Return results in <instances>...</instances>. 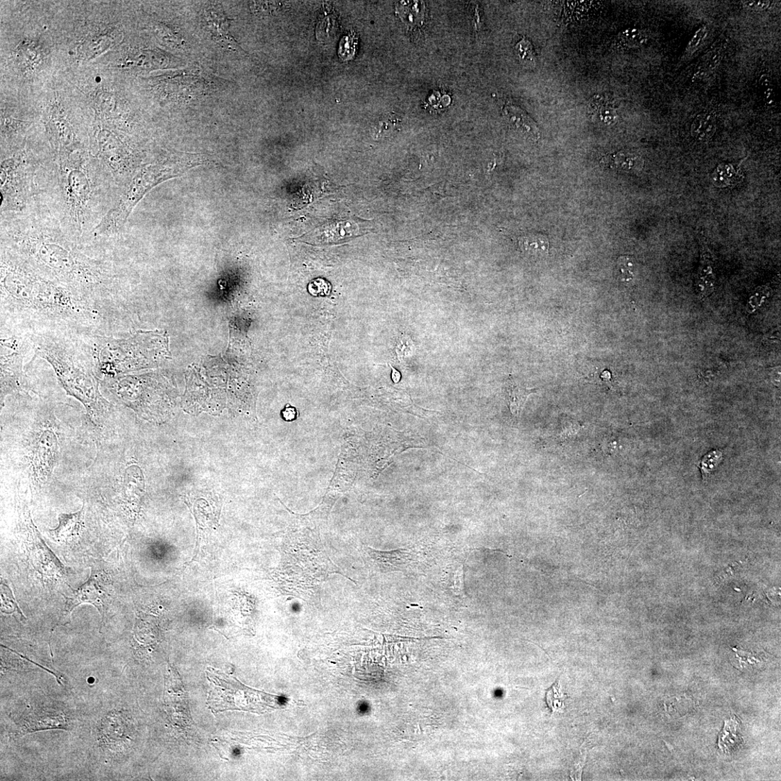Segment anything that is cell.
Here are the masks:
<instances>
[{
    "label": "cell",
    "mask_w": 781,
    "mask_h": 781,
    "mask_svg": "<svg viewBox=\"0 0 781 781\" xmlns=\"http://www.w3.org/2000/svg\"><path fill=\"white\" fill-rule=\"evenodd\" d=\"M0 241L1 248L69 289L117 328L122 276L114 239L78 241L45 208L35 205L24 212L0 214Z\"/></svg>",
    "instance_id": "cell-1"
},
{
    "label": "cell",
    "mask_w": 781,
    "mask_h": 781,
    "mask_svg": "<svg viewBox=\"0 0 781 781\" xmlns=\"http://www.w3.org/2000/svg\"><path fill=\"white\" fill-rule=\"evenodd\" d=\"M1 332L115 335L110 323L65 286L0 248Z\"/></svg>",
    "instance_id": "cell-2"
},
{
    "label": "cell",
    "mask_w": 781,
    "mask_h": 781,
    "mask_svg": "<svg viewBox=\"0 0 781 781\" xmlns=\"http://www.w3.org/2000/svg\"><path fill=\"white\" fill-rule=\"evenodd\" d=\"M80 156L50 165L46 194L40 205L74 239L92 242V234L122 193L101 163Z\"/></svg>",
    "instance_id": "cell-3"
},
{
    "label": "cell",
    "mask_w": 781,
    "mask_h": 781,
    "mask_svg": "<svg viewBox=\"0 0 781 781\" xmlns=\"http://www.w3.org/2000/svg\"><path fill=\"white\" fill-rule=\"evenodd\" d=\"M28 336L33 358L52 367L67 395L78 400L92 420H103L111 404L100 392V381L83 336L54 332Z\"/></svg>",
    "instance_id": "cell-4"
},
{
    "label": "cell",
    "mask_w": 781,
    "mask_h": 781,
    "mask_svg": "<svg viewBox=\"0 0 781 781\" xmlns=\"http://www.w3.org/2000/svg\"><path fill=\"white\" fill-rule=\"evenodd\" d=\"M125 709L114 692L105 695L98 705L88 709L77 735L84 743L89 766L112 779L134 741L135 728Z\"/></svg>",
    "instance_id": "cell-5"
},
{
    "label": "cell",
    "mask_w": 781,
    "mask_h": 781,
    "mask_svg": "<svg viewBox=\"0 0 781 781\" xmlns=\"http://www.w3.org/2000/svg\"><path fill=\"white\" fill-rule=\"evenodd\" d=\"M87 712L88 709L69 696L31 689L13 700L5 711L3 734L8 741L49 730H63L77 736Z\"/></svg>",
    "instance_id": "cell-6"
},
{
    "label": "cell",
    "mask_w": 781,
    "mask_h": 781,
    "mask_svg": "<svg viewBox=\"0 0 781 781\" xmlns=\"http://www.w3.org/2000/svg\"><path fill=\"white\" fill-rule=\"evenodd\" d=\"M83 339L100 382L155 365L164 356V338L154 332H139L129 337L94 334Z\"/></svg>",
    "instance_id": "cell-7"
},
{
    "label": "cell",
    "mask_w": 781,
    "mask_h": 781,
    "mask_svg": "<svg viewBox=\"0 0 781 781\" xmlns=\"http://www.w3.org/2000/svg\"><path fill=\"white\" fill-rule=\"evenodd\" d=\"M50 165L20 155L3 160L0 168V214L21 213L37 205L47 190Z\"/></svg>",
    "instance_id": "cell-8"
},
{
    "label": "cell",
    "mask_w": 781,
    "mask_h": 781,
    "mask_svg": "<svg viewBox=\"0 0 781 781\" xmlns=\"http://www.w3.org/2000/svg\"><path fill=\"white\" fill-rule=\"evenodd\" d=\"M177 166L166 164L148 165L140 169L125 187L115 205L92 234V240L114 239L123 230L132 210L157 185L178 175Z\"/></svg>",
    "instance_id": "cell-9"
},
{
    "label": "cell",
    "mask_w": 781,
    "mask_h": 781,
    "mask_svg": "<svg viewBox=\"0 0 781 781\" xmlns=\"http://www.w3.org/2000/svg\"><path fill=\"white\" fill-rule=\"evenodd\" d=\"M210 683L207 705L214 714L226 710H242L262 714L280 706V697L250 688L234 677L208 668Z\"/></svg>",
    "instance_id": "cell-10"
},
{
    "label": "cell",
    "mask_w": 781,
    "mask_h": 781,
    "mask_svg": "<svg viewBox=\"0 0 781 781\" xmlns=\"http://www.w3.org/2000/svg\"><path fill=\"white\" fill-rule=\"evenodd\" d=\"M33 353L29 336L21 333L1 332L0 338V372H1V406L8 396L27 395L29 385L24 361Z\"/></svg>",
    "instance_id": "cell-11"
},
{
    "label": "cell",
    "mask_w": 781,
    "mask_h": 781,
    "mask_svg": "<svg viewBox=\"0 0 781 781\" xmlns=\"http://www.w3.org/2000/svg\"><path fill=\"white\" fill-rule=\"evenodd\" d=\"M108 586L107 577L104 574L96 571L92 572L90 578L86 583H84L78 590H74L71 597H65L66 603L64 610L58 623L54 626L52 633L55 627L69 624L71 615L74 608L83 603L92 604L98 609L101 616L100 628L101 630L105 622L106 614L110 601V592Z\"/></svg>",
    "instance_id": "cell-12"
},
{
    "label": "cell",
    "mask_w": 781,
    "mask_h": 781,
    "mask_svg": "<svg viewBox=\"0 0 781 781\" xmlns=\"http://www.w3.org/2000/svg\"><path fill=\"white\" fill-rule=\"evenodd\" d=\"M31 462L37 479L46 482L52 475L58 454V440L51 430L41 431L32 444Z\"/></svg>",
    "instance_id": "cell-13"
},
{
    "label": "cell",
    "mask_w": 781,
    "mask_h": 781,
    "mask_svg": "<svg viewBox=\"0 0 781 781\" xmlns=\"http://www.w3.org/2000/svg\"><path fill=\"white\" fill-rule=\"evenodd\" d=\"M503 114L507 123L516 130L527 135L533 140L539 139L540 132L533 119L519 107L507 105L504 107Z\"/></svg>",
    "instance_id": "cell-14"
},
{
    "label": "cell",
    "mask_w": 781,
    "mask_h": 781,
    "mask_svg": "<svg viewBox=\"0 0 781 781\" xmlns=\"http://www.w3.org/2000/svg\"><path fill=\"white\" fill-rule=\"evenodd\" d=\"M369 550L372 558L383 572L401 570L411 561V553L405 549L390 551Z\"/></svg>",
    "instance_id": "cell-15"
},
{
    "label": "cell",
    "mask_w": 781,
    "mask_h": 781,
    "mask_svg": "<svg viewBox=\"0 0 781 781\" xmlns=\"http://www.w3.org/2000/svg\"><path fill=\"white\" fill-rule=\"evenodd\" d=\"M716 276L714 273V264L710 251L704 248L701 266L696 280V288L699 295L704 298L714 291Z\"/></svg>",
    "instance_id": "cell-16"
},
{
    "label": "cell",
    "mask_w": 781,
    "mask_h": 781,
    "mask_svg": "<svg viewBox=\"0 0 781 781\" xmlns=\"http://www.w3.org/2000/svg\"><path fill=\"white\" fill-rule=\"evenodd\" d=\"M588 109L592 116L604 126H614L618 121V114L613 101L603 95L592 97Z\"/></svg>",
    "instance_id": "cell-17"
},
{
    "label": "cell",
    "mask_w": 781,
    "mask_h": 781,
    "mask_svg": "<svg viewBox=\"0 0 781 781\" xmlns=\"http://www.w3.org/2000/svg\"><path fill=\"white\" fill-rule=\"evenodd\" d=\"M83 508L76 513L60 515L58 528L49 531L51 536L56 541H65L78 535L83 526Z\"/></svg>",
    "instance_id": "cell-18"
},
{
    "label": "cell",
    "mask_w": 781,
    "mask_h": 781,
    "mask_svg": "<svg viewBox=\"0 0 781 781\" xmlns=\"http://www.w3.org/2000/svg\"><path fill=\"white\" fill-rule=\"evenodd\" d=\"M717 130V120L714 114L705 112L694 118L691 126L693 139L700 142L710 140Z\"/></svg>",
    "instance_id": "cell-19"
},
{
    "label": "cell",
    "mask_w": 781,
    "mask_h": 781,
    "mask_svg": "<svg viewBox=\"0 0 781 781\" xmlns=\"http://www.w3.org/2000/svg\"><path fill=\"white\" fill-rule=\"evenodd\" d=\"M533 392L534 389L520 386L512 377L508 379L505 385L506 397L515 415L518 416L520 414L525 402Z\"/></svg>",
    "instance_id": "cell-20"
},
{
    "label": "cell",
    "mask_w": 781,
    "mask_h": 781,
    "mask_svg": "<svg viewBox=\"0 0 781 781\" xmlns=\"http://www.w3.org/2000/svg\"><path fill=\"white\" fill-rule=\"evenodd\" d=\"M610 162L611 165L626 173H635L641 171L644 165L643 160L634 153L620 151L610 157V160L603 159L602 162Z\"/></svg>",
    "instance_id": "cell-21"
},
{
    "label": "cell",
    "mask_w": 781,
    "mask_h": 781,
    "mask_svg": "<svg viewBox=\"0 0 781 781\" xmlns=\"http://www.w3.org/2000/svg\"><path fill=\"white\" fill-rule=\"evenodd\" d=\"M400 15H403L402 19L406 24L413 26H420L424 19V11H425V5L421 2H402L400 3Z\"/></svg>",
    "instance_id": "cell-22"
},
{
    "label": "cell",
    "mask_w": 781,
    "mask_h": 781,
    "mask_svg": "<svg viewBox=\"0 0 781 781\" xmlns=\"http://www.w3.org/2000/svg\"><path fill=\"white\" fill-rule=\"evenodd\" d=\"M739 171L732 164H721L719 165L713 173L712 179L713 184L724 188L733 183H737L739 177Z\"/></svg>",
    "instance_id": "cell-23"
},
{
    "label": "cell",
    "mask_w": 781,
    "mask_h": 781,
    "mask_svg": "<svg viewBox=\"0 0 781 781\" xmlns=\"http://www.w3.org/2000/svg\"><path fill=\"white\" fill-rule=\"evenodd\" d=\"M723 57L721 48L713 49L705 56L694 78L702 79L714 71L720 64Z\"/></svg>",
    "instance_id": "cell-24"
},
{
    "label": "cell",
    "mask_w": 781,
    "mask_h": 781,
    "mask_svg": "<svg viewBox=\"0 0 781 781\" xmlns=\"http://www.w3.org/2000/svg\"><path fill=\"white\" fill-rule=\"evenodd\" d=\"M618 40L621 44L626 47H639L646 43L648 36L644 31L637 28H629L621 31Z\"/></svg>",
    "instance_id": "cell-25"
},
{
    "label": "cell",
    "mask_w": 781,
    "mask_h": 781,
    "mask_svg": "<svg viewBox=\"0 0 781 781\" xmlns=\"http://www.w3.org/2000/svg\"><path fill=\"white\" fill-rule=\"evenodd\" d=\"M567 695L562 692L561 685L557 680L549 689L547 690L545 702L551 712L562 709L564 707V701Z\"/></svg>",
    "instance_id": "cell-26"
},
{
    "label": "cell",
    "mask_w": 781,
    "mask_h": 781,
    "mask_svg": "<svg viewBox=\"0 0 781 781\" xmlns=\"http://www.w3.org/2000/svg\"><path fill=\"white\" fill-rule=\"evenodd\" d=\"M723 460V453L720 450H712L703 456L699 465L704 479L714 471Z\"/></svg>",
    "instance_id": "cell-27"
},
{
    "label": "cell",
    "mask_w": 781,
    "mask_h": 781,
    "mask_svg": "<svg viewBox=\"0 0 781 781\" xmlns=\"http://www.w3.org/2000/svg\"><path fill=\"white\" fill-rule=\"evenodd\" d=\"M515 49L517 58L523 64L532 66L535 65V53L530 41L523 38L517 44Z\"/></svg>",
    "instance_id": "cell-28"
},
{
    "label": "cell",
    "mask_w": 781,
    "mask_h": 781,
    "mask_svg": "<svg viewBox=\"0 0 781 781\" xmlns=\"http://www.w3.org/2000/svg\"><path fill=\"white\" fill-rule=\"evenodd\" d=\"M759 87L766 105L773 106L776 103V94L771 77L767 74L762 75L759 79Z\"/></svg>",
    "instance_id": "cell-29"
},
{
    "label": "cell",
    "mask_w": 781,
    "mask_h": 781,
    "mask_svg": "<svg viewBox=\"0 0 781 781\" xmlns=\"http://www.w3.org/2000/svg\"><path fill=\"white\" fill-rule=\"evenodd\" d=\"M1 590L3 612L8 615L16 613L21 619H25L13 598L10 589L2 583Z\"/></svg>",
    "instance_id": "cell-30"
},
{
    "label": "cell",
    "mask_w": 781,
    "mask_h": 781,
    "mask_svg": "<svg viewBox=\"0 0 781 781\" xmlns=\"http://www.w3.org/2000/svg\"><path fill=\"white\" fill-rule=\"evenodd\" d=\"M618 267L621 280L624 283H630L634 280L635 264L633 258L622 257L618 260Z\"/></svg>",
    "instance_id": "cell-31"
},
{
    "label": "cell",
    "mask_w": 781,
    "mask_h": 781,
    "mask_svg": "<svg viewBox=\"0 0 781 781\" xmlns=\"http://www.w3.org/2000/svg\"><path fill=\"white\" fill-rule=\"evenodd\" d=\"M540 237L534 236H528L522 237L520 241V246L522 250L529 252H536L537 251H545L548 247L545 246H540L538 243Z\"/></svg>",
    "instance_id": "cell-32"
},
{
    "label": "cell",
    "mask_w": 781,
    "mask_h": 781,
    "mask_svg": "<svg viewBox=\"0 0 781 781\" xmlns=\"http://www.w3.org/2000/svg\"><path fill=\"white\" fill-rule=\"evenodd\" d=\"M330 291V284L325 280L316 279L309 285V291L314 296L329 295Z\"/></svg>",
    "instance_id": "cell-33"
},
{
    "label": "cell",
    "mask_w": 781,
    "mask_h": 781,
    "mask_svg": "<svg viewBox=\"0 0 781 781\" xmlns=\"http://www.w3.org/2000/svg\"><path fill=\"white\" fill-rule=\"evenodd\" d=\"M707 35V30L705 27H703V28H700L697 31V33H695V35L693 37V38L690 41L689 45H688V47H687L688 51H689V52L691 53L694 52V51L696 49H697L701 46V43L705 39Z\"/></svg>",
    "instance_id": "cell-34"
},
{
    "label": "cell",
    "mask_w": 781,
    "mask_h": 781,
    "mask_svg": "<svg viewBox=\"0 0 781 781\" xmlns=\"http://www.w3.org/2000/svg\"><path fill=\"white\" fill-rule=\"evenodd\" d=\"M743 6L750 10L760 12L767 10L771 4V1L766 0H748V1H743Z\"/></svg>",
    "instance_id": "cell-35"
},
{
    "label": "cell",
    "mask_w": 781,
    "mask_h": 781,
    "mask_svg": "<svg viewBox=\"0 0 781 781\" xmlns=\"http://www.w3.org/2000/svg\"><path fill=\"white\" fill-rule=\"evenodd\" d=\"M411 341H406V338H403L400 339V341L399 342L398 345H397V350L398 356L400 357V358L401 359L403 358V357H405L406 355L409 354L411 353Z\"/></svg>",
    "instance_id": "cell-36"
},
{
    "label": "cell",
    "mask_w": 781,
    "mask_h": 781,
    "mask_svg": "<svg viewBox=\"0 0 781 781\" xmlns=\"http://www.w3.org/2000/svg\"><path fill=\"white\" fill-rule=\"evenodd\" d=\"M298 411L295 407L287 404L282 412V418L287 422H292L297 419Z\"/></svg>",
    "instance_id": "cell-37"
},
{
    "label": "cell",
    "mask_w": 781,
    "mask_h": 781,
    "mask_svg": "<svg viewBox=\"0 0 781 781\" xmlns=\"http://www.w3.org/2000/svg\"><path fill=\"white\" fill-rule=\"evenodd\" d=\"M401 379L400 372L393 368V379L395 383H398Z\"/></svg>",
    "instance_id": "cell-38"
}]
</instances>
